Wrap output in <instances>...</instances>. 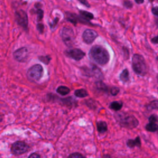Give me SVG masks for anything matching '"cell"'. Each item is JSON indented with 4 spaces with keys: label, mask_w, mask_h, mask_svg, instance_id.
Returning a JSON list of instances; mask_svg holds the SVG:
<instances>
[{
    "label": "cell",
    "mask_w": 158,
    "mask_h": 158,
    "mask_svg": "<svg viewBox=\"0 0 158 158\" xmlns=\"http://www.w3.org/2000/svg\"><path fill=\"white\" fill-rule=\"evenodd\" d=\"M89 56L92 61L101 66L106 64L110 59L108 50L100 45H95L92 47L89 52Z\"/></svg>",
    "instance_id": "1"
},
{
    "label": "cell",
    "mask_w": 158,
    "mask_h": 158,
    "mask_svg": "<svg viewBox=\"0 0 158 158\" xmlns=\"http://www.w3.org/2000/svg\"><path fill=\"white\" fill-rule=\"evenodd\" d=\"M115 118L121 127L126 128L132 129L139 124L138 120L135 116L128 114L117 113L115 115Z\"/></svg>",
    "instance_id": "2"
},
{
    "label": "cell",
    "mask_w": 158,
    "mask_h": 158,
    "mask_svg": "<svg viewBox=\"0 0 158 158\" xmlns=\"http://www.w3.org/2000/svg\"><path fill=\"white\" fill-rule=\"evenodd\" d=\"M132 68L134 71L140 76H144L147 74L148 67L144 58L135 54L132 58Z\"/></svg>",
    "instance_id": "3"
},
{
    "label": "cell",
    "mask_w": 158,
    "mask_h": 158,
    "mask_svg": "<svg viewBox=\"0 0 158 158\" xmlns=\"http://www.w3.org/2000/svg\"><path fill=\"white\" fill-rule=\"evenodd\" d=\"M43 74V69L40 64L31 67L27 71V77L31 81L37 82L41 78Z\"/></svg>",
    "instance_id": "4"
},
{
    "label": "cell",
    "mask_w": 158,
    "mask_h": 158,
    "mask_svg": "<svg viewBox=\"0 0 158 158\" xmlns=\"http://www.w3.org/2000/svg\"><path fill=\"white\" fill-rule=\"evenodd\" d=\"M61 37L66 45L70 46L75 39V35L72 29L69 27H64L61 32Z\"/></svg>",
    "instance_id": "5"
},
{
    "label": "cell",
    "mask_w": 158,
    "mask_h": 158,
    "mask_svg": "<svg viewBox=\"0 0 158 158\" xmlns=\"http://www.w3.org/2000/svg\"><path fill=\"white\" fill-rule=\"evenodd\" d=\"M29 146L23 142H17L11 147V152L14 155H20L29 150Z\"/></svg>",
    "instance_id": "6"
},
{
    "label": "cell",
    "mask_w": 158,
    "mask_h": 158,
    "mask_svg": "<svg viewBox=\"0 0 158 158\" xmlns=\"http://www.w3.org/2000/svg\"><path fill=\"white\" fill-rule=\"evenodd\" d=\"M16 20L17 23L22 27L23 29H27L28 27V16L23 10H19L16 12L15 13Z\"/></svg>",
    "instance_id": "7"
},
{
    "label": "cell",
    "mask_w": 158,
    "mask_h": 158,
    "mask_svg": "<svg viewBox=\"0 0 158 158\" xmlns=\"http://www.w3.org/2000/svg\"><path fill=\"white\" fill-rule=\"evenodd\" d=\"M66 55L68 57L75 61H80L85 56V52L80 49H72L67 50L66 51Z\"/></svg>",
    "instance_id": "8"
},
{
    "label": "cell",
    "mask_w": 158,
    "mask_h": 158,
    "mask_svg": "<svg viewBox=\"0 0 158 158\" xmlns=\"http://www.w3.org/2000/svg\"><path fill=\"white\" fill-rule=\"evenodd\" d=\"M28 49L26 48L18 49L14 52V58L19 62H25L28 58Z\"/></svg>",
    "instance_id": "9"
},
{
    "label": "cell",
    "mask_w": 158,
    "mask_h": 158,
    "mask_svg": "<svg viewBox=\"0 0 158 158\" xmlns=\"http://www.w3.org/2000/svg\"><path fill=\"white\" fill-rule=\"evenodd\" d=\"M98 37V34L96 31L91 29H87L84 31L82 35V38L87 44L92 43L96 38Z\"/></svg>",
    "instance_id": "10"
},
{
    "label": "cell",
    "mask_w": 158,
    "mask_h": 158,
    "mask_svg": "<svg viewBox=\"0 0 158 158\" xmlns=\"http://www.w3.org/2000/svg\"><path fill=\"white\" fill-rule=\"evenodd\" d=\"M97 130L101 134H103L108 130V125L104 121H99L96 122Z\"/></svg>",
    "instance_id": "11"
},
{
    "label": "cell",
    "mask_w": 158,
    "mask_h": 158,
    "mask_svg": "<svg viewBox=\"0 0 158 158\" xmlns=\"http://www.w3.org/2000/svg\"><path fill=\"white\" fill-rule=\"evenodd\" d=\"M127 145L129 148H134L135 146L140 147L141 146V140L140 137H137L135 140H128L127 142Z\"/></svg>",
    "instance_id": "12"
},
{
    "label": "cell",
    "mask_w": 158,
    "mask_h": 158,
    "mask_svg": "<svg viewBox=\"0 0 158 158\" xmlns=\"http://www.w3.org/2000/svg\"><path fill=\"white\" fill-rule=\"evenodd\" d=\"M123 104L122 102L120 101H114L113 102L111 103L110 108L111 109H112L113 110H114L116 111H119L121 110V108H122Z\"/></svg>",
    "instance_id": "13"
},
{
    "label": "cell",
    "mask_w": 158,
    "mask_h": 158,
    "mask_svg": "<svg viewBox=\"0 0 158 158\" xmlns=\"http://www.w3.org/2000/svg\"><path fill=\"white\" fill-rule=\"evenodd\" d=\"M80 14H81V17L87 21H89V20L93 19L94 17L93 14H92L89 12L85 11H81Z\"/></svg>",
    "instance_id": "14"
},
{
    "label": "cell",
    "mask_w": 158,
    "mask_h": 158,
    "mask_svg": "<svg viewBox=\"0 0 158 158\" xmlns=\"http://www.w3.org/2000/svg\"><path fill=\"white\" fill-rule=\"evenodd\" d=\"M145 128L148 131H151V132H154L158 130V125L156 124V122H150L147 124L145 127Z\"/></svg>",
    "instance_id": "15"
},
{
    "label": "cell",
    "mask_w": 158,
    "mask_h": 158,
    "mask_svg": "<svg viewBox=\"0 0 158 158\" xmlns=\"http://www.w3.org/2000/svg\"><path fill=\"white\" fill-rule=\"evenodd\" d=\"M120 79L122 82H123L124 83H125L129 81V72L127 69H124L122 71V72L120 74Z\"/></svg>",
    "instance_id": "16"
},
{
    "label": "cell",
    "mask_w": 158,
    "mask_h": 158,
    "mask_svg": "<svg viewBox=\"0 0 158 158\" xmlns=\"http://www.w3.org/2000/svg\"><path fill=\"white\" fill-rule=\"evenodd\" d=\"M74 94L77 97H78V98H85L88 95L87 91L85 89L77 90L75 91Z\"/></svg>",
    "instance_id": "17"
},
{
    "label": "cell",
    "mask_w": 158,
    "mask_h": 158,
    "mask_svg": "<svg viewBox=\"0 0 158 158\" xmlns=\"http://www.w3.org/2000/svg\"><path fill=\"white\" fill-rule=\"evenodd\" d=\"M70 89L65 86H60L57 89L58 93L61 95H66L70 93Z\"/></svg>",
    "instance_id": "18"
},
{
    "label": "cell",
    "mask_w": 158,
    "mask_h": 158,
    "mask_svg": "<svg viewBox=\"0 0 158 158\" xmlns=\"http://www.w3.org/2000/svg\"><path fill=\"white\" fill-rule=\"evenodd\" d=\"M147 108L150 110H158V100H154L151 101L147 106Z\"/></svg>",
    "instance_id": "19"
},
{
    "label": "cell",
    "mask_w": 158,
    "mask_h": 158,
    "mask_svg": "<svg viewBox=\"0 0 158 158\" xmlns=\"http://www.w3.org/2000/svg\"><path fill=\"white\" fill-rule=\"evenodd\" d=\"M96 87L98 90H99L101 91H102V92H106L107 90H108L106 85H105L103 82H102L101 81L96 82Z\"/></svg>",
    "instance_id": "20"
},
{
    "label": "cell",
    "mask_w": 158,
    "mask_h": 158,
    "mask_svg": "<svg viewBox=\"0 0 158 158\" xmlns=\"http://www.w3.org/2000/svg\"><path fill=\"white\" fill-rule=\"evenodd\" d=\"M40 60L43 62V63H45L46 64H48L51 60V58L49 56H40L39 58Z\"/></svg>",
    "instance_id": "21"
},
{
    "label": "cell",
    "mask_w": 158,
    "mask_h": 158,
    "mask_svg": "<svg viewBox=\"0 0 158 158\" xmlns=\"http://www.w3.org/2000/svg\"><path fill=\"white\" fill-rule=\"evenodd\" d=\"M37 20H38V21L41 20V19L43 17V14H44L43 11L41 9H38L37 11Z\"/></svg>",
    "instance_id": "22"
},
{
    "label": "cell",
    "mask_w": 158,
    "mask_h": 158,
    "mask_svg": "<svg viewBox=\"0 0 158 158\" xmlns=\"http://www.w3.org/2000/svg\"><path fill=\"white\" fill-rule=\"evenodd\" d=\"M120 92V89L117 87H113L111 89V93L113 96H116Z\"/></svg>",
    "instance_id": "23"
},
{
    "label": "cell",
    "mask_w": 158,
    "mask_h": 158,
    "mask_svg": "<svg viewBox=\"0 0 158 158\" xmlns=\"http://www.w3.org/2000/svg\"><path fill=\"white\" fill-rule=\"evenodd\" d=\"M69 157H72V158H78V157H84V156L80 153H73L72 154H70V156H69Z\"/></svg>",
    "instance_id": "24"
},
{
    "label": "cell",
    "mask_w": 158,
    "mask_h": 158,
    "mask_svg": "<svg viewBox=\"0 0 158 158\" xmlns=\"http://www.w3.org/2000/svg\"><path fill=\"white\" fill-rule=\"evenodd\" d=\"M124 6L126 8H131V7L133 6V5L132 3H131V2H129V1H125L124 2Z\"/></svg>",
    "instance_id": "25"
},
{
    "label": "cell",
    "mask_w": 158,
    "mask_h": 158,
    "mask_svg": "<svg viewBox=\"0 0 158 158\" xmlns=\"http://www.w3.org/2000/svg\"><path fill=\"white\" fill-rule=\"evenodd\" d=\"M37 29L40 33H42L44 30V25L42 23H38L37 25Z\"/></svg>",
    "instance_id": "26"
},
{
    "label": "cell",
    "mask_w": 158,
    "mask_h": 158,
    "mask_svg": "<svg viewBox=\"0 0 158 158\" xmlns=\"http://www.w3.org/2000/svg\"><path fill=\"white\" fill-rule=\"evenodd\" d=\"M157 120V117L155 115H152L149 119V121L150 122H156Z\"/></svg>",
    "instance_id": "27"
},
{
    "label": "cell",
    "mask_w": 158,
    "mask_h": 158,
    "mask_svg": "<svg viewBox=\"0 0 158 158\" xmlns=\"http://www.w3.org/2000/svg\"><path fill=\"white\" fill-rule=\"evenodd\" d=\"M78 1L79 2H81L82 5H85V6H87V7H88V8H89V7L90 6V5H89V3H88V2L87 1V0H78Z\"/></svg>",
    "instance_id": "28"
},
{
    "label": "cell",
    "mask_w": 158,
    "mask_h": 158,
    "mask_svg": "<svg viewBox=\"0 0 158 158\" xmlns=\"http://www.w3.org/2000/svg\"><path fill=\"white\" fill-rule=\"evenodd\" d=\"M152 13L154 15L158 17V7H154L152 9Z\"/></svg>",
    "instance_id": "29"
},
{
    "label": "cell",
    "mask_w": 158,
    "mask_h": 158,
    "mask_svg": "<svg viewBox=\"0 0 158 158\" xmlns=\"http://www.w3.org/2000/svg\"><path fill=\"white\" fill-rule=\"evenodd\" d=\"M151 41H152V43H153L154 44H158V36L152 38Z\"/></svg>",
    "instance_id": "30"
},
{
    "label": "cell",
    "mask_w": 158,
    "mask_h": 158,
    "mask_svg": "<svg viewBox=\"0 0 158 158\" xmlns=\"http://www.w3.org/2000/svg\"><path fill=\"white\" fill-rule=\"evenodd\" d=\"M58 20H59V19L58 18H56L55 19V20L53 22V23L52 24H51V26L52 27H55V26L56 25V23H58Z\"/></svg>",
    "instance_id": "31"
},
{
    "label": "cell",
    "mask_w": 158,
    "mask_h": 158,
    "mask_svg": "<svg viewBox=\"0 0 158 158\" xmlns=\"http://www.w3.org/2000/svg\"><path fill=\"white\" fill-rule=\"evenodd\" d=\"M40 156L37 154V153H33L29 156V157H40Z\"/></svg>",
    "instance_id": "32"
},
{
    "label": "cell",
    "mask_w": 158,
    "mask_h": 158,
    "mask_svg": "<svg viewBox=\"0 0 158 158\" xmlns=\"http://www.w3.org/2000/svg\"><path fill=\"white\" fill-rule=\"evenodd\" d=\"M137 4H142L144 2V0H135Z\"/></svg>",
    "instance_id": "33"
}]
</instances>
